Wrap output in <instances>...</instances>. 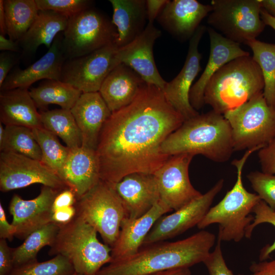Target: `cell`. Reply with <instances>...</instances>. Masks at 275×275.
Here are the masks:
<instances>
[{
    "instance_id": "19",
    "label": "cell",
    "mask_w": 275,
    "mask_h": 275,
    "mask_svg": "<svg viewBox=\"0 0 275 275\" xmlns=\"http://www.w3.org/2000/svg\"><path fill=\"white\" fill-rule=\"evenodd\" d=\"M207 29L210 44L209 59L199 79L192 86L189 96L190 104L197 111L205 104V88L215 73L228 62L250 56V53L243 50L239 44L226 38L211 27Z\"/></svg>"
},
{
    "instance_id": "40",
    "label": "cell",
    "mask_w": 275,
    "mask_h": 275,
    "mask_svg": "<svg viewBox=\"0 0 275 275\" xmlns=\"http://www.w3.org/2000/svg\"><path fill=\"white\" fill-rule=\"evenodd\" d=\"M221 242L217 239L214 250L210 253L203 263L209 275H234L226 263L222 251Z\"/></svg>"
},
{
    "instance_id": "25",
    "label": "cell",
    "mask_w": 275,
    "mask_h": 275,
    "mask_svg": "<svg viewBox=\"0 0 275 275\" xmlns=\"http://www.w3.org/2000/svg\"><path fill=\"white\" fill-rule=\"evenodd\" d=\"M144 82L132 69L121 63L108 74L99 92L113 113L130 104Z\"/></svg>"
},
{
    "instance_id": "50",
    "label": "cell",
    "mask_w": 275,
    "mask_h": 275,
    "mask_svg": "<svg viewBox=\"0 0 275 275\" xmlns=\"http://www.w3.org/2000/svg\"><path fill=\"white\" fill-rule=\"evenodd\" d=\"M151 275H192L190 268H180L168 270Z\"/></svg>"
},
{
    "instance_id": "16",
    "label": "cell",
    "mask_w": 275,
    "mask_h": 275,
    "mask_svg": "<svg viewBox=\"0 0 275 275\" xmlns=\"http://www.w3.org/2000/svg\"><path fill=\"white\" fill-rule=\"evenodd\" d=\"M161 35L153 23H148L142 33L129 44L118 48L117 63L132 69L147 84L161 89L167 83L160 75L155 65L153 48L155 40Z\"/></svg>"
},
{
    "instance_id": "41",
    "label": "cell",
    "mask_w": 275,
    "mask_h": 275,
    "mask_svg": "<svg viewBox=\"0 0 275 275\" xmlns=\"http://www.w3.org/2000/svg\"><path fill=\"white\" fill-rule=\"evenodd\" d=\"M258 155L262 172L275 174V138L259 150Z\"/></svg>"
},
{
    "instance_id": "37",
    "label": "cell",
    "mask_w": 275,
    "mask_h": 275,
    "mask_svg": "<svg viewBox=\"0 0 275 275\" xmlns=\"http://www.w3.org/2000/svg\"><path fill=\"white\" fill-rule=\"evenodd\" d=\"M252 212L255 214L254 219L246 231L245 237L246 238L251 237L253 230L260 224L268 223L275 227V211L262 200H260L254 207ZM274 251L275 240L271 244H266L260 250L259 256L260 261L268 259Z\"/></svg>"
},
{
    "instance_id": "8",
    "label": "cell",
    "mask_w": 275,
    "mask_h": 275,
    "mask_svg": "<svg viewBox=\"0 0 275 275\" xmlns=\"http://www.w3.org/2000/svg\"><path fill=\"white\" fill-rule=\"evenodd\" d=\"M76 215L93 227L104 244L111 248L116 242L122 221L127 217L125 206L112 184L100 180L76 200Z\"/></svg>"
},
{
    "instance_id": "51",
    "label": "cell",
    "mask_w": 275,
    "mask_h": 275,
    "mask_svg": "<svg viewBox=\"0 0 275 275\" xmlns=\"http://www.w3.org/2000/svg\"><path fill=\"white\" fill-rule=\"evenodd\" d=\"M262 8L275 18V0H260Z\"/></svg>"
},
{
    "instance_id": "31",
    "label": "cell",
    "mask_w": 275,
    "mask_h": 275,
    "mask_svg": "<svg viewBox=\"0 0 275 275\" xmlns=\"http://www.w3.org/2000/svg\"><path fill=\"white\" fill-rule=\"evenodd\" d=\"M42 127L60 138L70 149L82 145L80 130L70 110L60 108L40 113Z\"/></svg>"
},
{
    "instance_id": "4",
    "label": "cell",
    "mask_w": 275,
    "mask_h": 275,
    "mask_svg": "<svg viewBox=\"0 0 275 275\" xmlns=\"http://www.w3.org/2000/svg\"><path fill=\"white\" fill-rule=\"evenodd\" d=\"M261 70L252 57L236 58L225 64L211 77L204 92V103L224 115L262 92Z\"/></svg>"
},
{
    "instance_id": "24",
    "label": "cell",
    "mask_w": 275,
    "mask_h": 275,
    "mask_svg": "<svg viewBox=\"0 0 275 275\" xmlns=\"http://www.w3.org/2000/svg\"><path fill=\"white\" fill-rule=\"evenodd\" d=\"M70 111L81 134V146L96 150L101 131L112 114L100 94L82 93Z\"/></svg>"
},
{
    "instance_id": "42",
    "label": "cell",
    "mask_w": 275,
    "mask_h": 275,
    "mask_svg": "<svg viewBox=\"0 0 275 275\" xmlns=\"http://www.w3.org/2000/svg\"><path fill=\"white\" fill-rule=\"evenodd\" d=\"M14 268L13 248H10L6 239H0V275H8Z\"/></svg>"
},
{
    "instance_id": "48",
    "label": "cell",
    "mask_w": 275,
    "mask_h": 275,
    "mask_svg": "<svg viewBox=\"0 0 275 275\" xmlns=\"http://www.w3.org/2000/svg\"><path fill=\"white\" fill-rule=\"evenodd\" d=\"M15 228L7 221L5 210L0 203V238L11 241L15 237Z\"/></svg>"
},
{
    "instance_id": "35",
    "label": "cell",
    "mask_w": 275,
    "mask_h": 275,
    "mask_svg": "<svg viewBox=\"0 0 275 275\" xmlns=\"http://www.w3.org/2000/svg\"><path fill=\"white\" fill-rule=\"evenodd\" d=\"M32 131L41 151V162L59 176L70 149L62 145L56 135L43 127Z\"/></svg>"
},
{
    "instance_id": "43",
    "label": "cell",
    "mask_w": 275,
    "mask_h": 275,
    "mask_svg": "<svg viewBox=\"0 0 275 275\" xmlns=\"http://www.w3.org/2000/svg\"><path fill=\"white\" fill-rule=\"evenodd\" d=\"M18 60V56L15 52L2 51L0 53V87Z\"/></svg>"
},
{
    "instance_id": "33",
    "label": "cell",
    "mask_w": 275,
    "mask_h": 275,
    "mask_svg": "<svg viewBox=\"0 0 275 275\" xmlns=\"http://www.w3.org/2000/svg\"><path fill=\"white\" fill-rule=\"evenodd\" d=\"M252 49V58L259 65L263 77V94L268 104L275 109V44L254 39L246 44Z\"/></svg>"
},
{
    "instance_id": "36",
    "label": "cell",
    "mask_w": 275,
    "mask_h": 275,
    "mask_svg": "<svg viewBox=\"0 0 275 275\" xmlns=\"http://www.w3.org/2000/svg\"><path fill=\"white\" fill-rule=\"evenodd\" d=\"M74 272L70 261L64 256L57 255L44 262L35 260L14 267L8 275H72Z\"/></svg>"
},
{
    "instance_id": "5",
    "label": "cell",
    "mask_w": 275,
    "mask_h": 275,
    "mask_svg": "<svg viewBox=\"0 0 275 275\" xmlns=\"http://www.w3.org/2000/svg\"><path fill=\"white\" fill-rule=\"evenodd\" d=\"M260 149L256 147L247 150L240 159L232 161L231 163L237 170L235 183L220 202L210 207L197 225L199 229L217 224V239L221 241L239 242L245 237L246 231L254 219L251 213L261 199L257 194L245 189L242 182V173L249 156Z\"/></svg>"
},
{
    "instance_id": "11",
    "label": "cell",
    "mask_w": 275,
    "mask_h": 275,
    "mask_svg": "<svg viewBox=\"0 0 275 275\" xmlns=\"http://www.w3.org/2000/svg\"><path fill=\"white\" fill-rule=\"evenodd\" d=\"M118 47L113 43L89 54L65 61L61 80L83 93L99 92L108 74L119 64Z\"/></svg>"
},
{
    "instance_id": "12",
    "label": "cell",
    "mask_w": 275,
    "mask_h": 275,
    "mask_svg": "<svg viewBox=\"0 0 275 275\" xmlns=\"http://www.w3.org/2000/svg\"><path fill=\"white\" fill-rule=\"evenodd\" d=\"M36 183L58 190L68 188L57 174L41 161L13 152H1V191L7 192Z\"/></svg>"
},
{
    "instance_id": "34",
    "label": "cell",
    "mask_w": 275,
    "mask_h": 275,
    "mask_svg": "<svg viewBox=\"0 0 275 275\" xmlns=\"http://www.w3.org/2000/svg\"><path fill=\"white\" fill-rule=\"evenodd\" d=\"M0 150L19 154L41 161L42 159L41 151L32 129L25 126H6L4 139L0 142Z\"/></svg>"
},
{
    "instance_id": "20",
    "label": "cell",
    "mask_w": 275,
    "mask_h": 275,
    "mask_svg": "<svg viewBox=\"0 0 275 275\" xmlns=\"http://www.w3.org/2000/svg\"><path fill=\"white\" fill-rule=\"evenodd\" d=\"M112 185L121 199L127 217L130 219L143 216L160 200L153 174L131 173Z\"/></svg>"
},
{
    "instance_id": "26",
    "label": "cell",
    "mask_w": 275,
    "mask_h": 275,
    "mask_svg": "<svg viewBox=\"0 0 275 275\" xmlns=\"http://www.w3.org/2000/svg\"><path fill=\"white\" fill-rule=\"evenodd\" d=\"M0 120L6 126H21L31 129L42 127L40 113L28 89L1 91Z\"/></svg>"
},
{
    "instance_id": "54",
    "label": "cell",
    "mask_w": 275,
    "mask_h": 275,
    "mask_svg": "<svg viewBox=\"0 0 275 275\" xmlns=\"http://www.w3.org/2000/svg\"><path fill=\"white\" fill-rule=\"evenodd\" d=\"M72 275H82L80 273L75 272Z\"/></svg>"
},
{
    "instance_id": "18",
    "label": "cell",
    "mask_w": 275,
    "mask_h": 275,
    "mask_svg": "<svg viewBox=\"0 0 275 275\" xmlns=\"http://www.w3.org/2000/svg\"><path fill=\"white\" fill-rule=\"evenodd\" d=\"M62 38L63 32L57 36L47 52L26 68H14L0 87L1 91L28 89L41 79L61 80L63 66L66 61L62 48Z\"/></svg>"
},
{
    "instance_id": "32",
    "label": "cell",
    "mask_w": 275,
    "mask_h": 275,
    "mask_svg": "<svg viewBox=\"0 0 275 275\" xmlns=\"http://www.w3.org/2000/svg\"><path fill=\"white\" fill-rule=\"evenodd\" d=\"M59 229V224L51 222L33 232L22 244L13 248L14 267L37 260L39 251L45 246L52 245Z\"/></svg>"
},
{
    "instance_id": "9",
    "label": "cell",
    "mask_w": 275,
    "mask_h": 275,
    "mask_svg": "<svg viewBox=\"0 0 275 275\" xmlns=\"http://www.w3.org/2000/svg\"><path fill=\"white\" fill-rule=\"evenodd\" d=\"M117 36L112 20L91 7L68 18L62 51L66 60L80 57L115 43Z\"/></svg>"
},
{
    "instance_id": "49",
    "label": "cell",
    "mask_w": 275,
    "mask_h": 275,
    "mask_svg": "<svg viewBox=\"0 0 275 275\" xmlns=\"http://www.w3.org/2000/svg\"><path fill=\"white\" fill-rule=\"evenodd\" d=\"M0 50L16 53L20 52L21 49L17 41L7 39L5 36L0 34Z\"/></svg>"
},
{
    "instance_id": "23",
    "label": "cell",
    "mask_w": 275,
    "mask_h": 275,
    "mask_svg": "<svg viewBox=\"0 0 275 275\" xmlns=\"http://www.w3.org/2000/svg\"><path fill=\"white\" fill-rule=\"evenodd\" d=\"M59 176L73 191L76 200L82 197L100 180L96 151L82 146L70 149Z\"/></svg>"
},
{
    "instance_id": "1",
    "label": "cell",
    "mask_w": 275,
    "mask_h": 275,
    "mask_svg": "<svg viewBox=\"0 0 275 275\" xmlns=\"http://www.w3.org/2000/svg\"><path fill=\"white\" fill-rule=\"evenodd\" d=\"M184 121L161 89L144 82L101 131L95 150L100 179L114 184L131 173L153 174L170 156L162 152V143Z\"/></svg>"
},
{
    "instance_id": "44",
    "label": "cell",
    "mask_w": 275,
    "mask_h": 275,
    "mask_svg": "<svg viewBox=\"0 0 275 275\" xmlns=\"http://www.w3.org/2000/svg\"><path fill=\"white\" fill-rule=\"evenodd\" d=\"M76 201V196L69 188L61 190L56 197L53 205L52 210L54 211L74 205Z\"/></svg>"
},
{
    "instance_id": "30",
    "label": "cell",
    "mask_w": 275,
    "mask_h": 275,
    "mask_svg": "<svg viewBox=\"0 0 275 275\" xmlns=\"http://www.w3.org/2000/svg\"><path fill=\"white\" fill-rule=\"evenodd\" d=\"M6 34L19 41L36 20L39 9L35 0H3Z\"/></svg>"
},
{
    "instance_id": "10",
    "label": "cell",
    "mask_w": 275,
    "mask_h": 275,
    "mask_svg": "<svg viewBox=\"0 0 275 275\" xmlns=\"http://www.w3.org/2000/svg\"><path fill=\"white\" fill-rule=\"evenodd\" d=\"M207 23L226 38L247 44L263 31L260 0H212Z\"/></svg>"
},
{
    "instance_id": "53",
    "label": "cell",
    "mask_w": 275,
    "mask_h": 275,
    "mask_svg": "<svg viewBox=\"0 0 275 275\" xmlns=\"http://www.w3.org/2000/svg\"><path fill=\"white\" fill-rule=\"evenodd\" d=\"M0 33L4 36L7 35L3 0H0Z\"/></svg>"
},
{
    "instance_id": "6",
    "label": "cell",
    "mask_w": 275,
    "mask_h": 275,
    "mask_svg": "<svg viewBox=\"0 0 275 275\" xmlns=\"http://www.w3.org/2000/svg\"><path fill=\"white\" fill-rule=\"evenodd\" d=\"M59 225L49 255L64 256L75 272L82 275H96L111 262V248L100 242L96 230L81 218L76 215L69 223Z\"/></svg>"
},
{
    "instance_id": "21",
    "label": "cell",
    "mask_w": 275,
    "mask_h": 275,
    "mask_svg": "<svg viewBox=\"0 0 275 275\" xmlns=\"http://www.w3.org/2000/svg\"><path fill=\"white\" fill-rule=\"evenodd\" d=\"M212 11L210 5L196 0L169 1L157 18L159 23L181 41L190 39L202 20Z\"/></svg>"
},
{
    "instance_id": "45",
    "label": "cell",
    "mask_w": 275,
    "mask_h": 275,
    "mask_svg": "<svg viewBox=\"0 0 275 275\" xmlns=\"http://www.w3.org/2000/svg\"><path fill=\"white\" fill-rule=\"evenodd\" d=\"M249 269L252 272L250 275H275V258L270 261L254 262Z\"/></svg>"
},
{
    "instance_id": "17",
    "label": "cell",
    "mask_w": 275,
    "mask_h": 275,
    "mask_svg": "<svg viewBox=\"0 0 275 275\" xmlns=\"http://www.w3.org/2000/svg\"><path fill=\"white\" fill-rule=\"evenodd\" d=\"M61 190L43 186L39 195L30 200L13 195L9 209L16 229L15 237L24 240L33 232L52 222L53 203Z\"/></svg>"
},
{
    "instance_id": "39",
    "label": "cell",
    "mask_w": 275,
    "mask_h": 275,
    "mask_svg": "<svg viewBox=\"0 0 275 275\" xmlns=\"http://www.w3.org/2000/svg\"><path fill=\"white\" fill-rule=\"evenodd\" d=\"M39 11L49 10L68 18L89 8L93 1L89 0H35Z\"/></svg>"
},
{
    "instance_id": "14",
    "label": "cell",
    "mask_w": 275,
    "mask_h": 275,
    "mask_svg": "<svg viewBox=\"0 0 275 275\" xmlns=\"http://www.w3.org/2000/svg\"><path fill=\"white\" fill-rule=\"evenodd\" d=\"M224 184V179L219 180L198 199L172 214L160 217L146 236L142 246L174 238L197 226L210 208L214 198Z\"/></svg>"
},
{
    "instance_id": "15",
    "label": "cell",
    "mask_w": 275,
    "mask_h": 275,
    "mask_svg": "<svg viewBox=\"0 0 275 275\" xmlns=\"http://www.w3.org/2000/svg\"><path fill=\"white\" fill-rule=\"evenodd\" d=\"M207 28L200 25L190 38L187 54L184 64L179 74L166 84L162 90L168 101L183 117L185 120L199 114L189 101V92L192 84L201 70L200 61L202 54L198 46Z\"/></svg>"
},
{
    "instance_id": "2",
    "label": "cell",
    "mask_w": 275,
    "mask_h": 275,
    "mask_svg": "<svg viewBox=\"0 0 275 275\" xmlns=\"http://www.w3.org/2000/svg\"><path fill=\"white\" fill-rule=\"evenodd\" d=\"M215 235L202 230L180 240L142 246L133 256L113 262L96 275H151L203 263L215 243Z\"/></svg>"
},
{
    "instance_id": "38",
    "label": "cell",
    "mask_w": 275,
    "mask_h": 275,
    "mask_svg": "<svg viewBox=\"0 0 275 275\" xmlns=\"http://www.w3.org/2000/svg\"><path fill=\"white\" fill-rule=\"evenodd\" d=\"M246 177L261 200L275 211V174L253 171Z\"/></svg>"
},
{
    "instance_id": "22",
    "label": "cell",
    "mask_w": 275,
    "mask_h": 275,
    "mask_svg": "<svg viewBox=\"0 0 275 275\" xmlns=\"http://www.w3.org/2000/svg\"><path fill=\"white\" fill-rule=\"evenodd\" d=\"M172 211L159 200L143 216L135 219L125 218L121 223L118 238L111 248L110 263L127 259L136 254L156 221Z\"/></svg>"
},
{
    "instance_id": "13",
    "label": "cell",
    "mask_w": 275,
    "mask_h": 275,
    "mask_svg": "<svg viewBox=\"0 0 275 275\" xmlns=\"http://www.w3.org/2000/svg\"><path fill=\"white\" fill-rule=\"evenodd\" d=\"M194 156L187 153L170 156L153 174L160 200L172 211L179 209L202 195L189 180L188 169Z\"/></svg>"
},
{
    "instance_id": "28",
    "label": "cell",
    "mask_w": 275,
    "mask_h": 275,
    "mask_svg": "<svg viewBox=\"0 0 275 275\" xmlns=\"http://www.w3.org/2000/svg\"><path fill=\"white\" fill-rule=\"evenodd\" d=\"M68 22L67 17L52 11H39L32 25L18 42L23 54H35L41 45L49 49L57 36L65 30Z\"/></svg>"
},
{
    "instance_id": "3",
    "label": "cell",
    "mask_w": 275,
    "mask_h": 275,
    "mask_svg": "<svg viewBox=\"0 0 275 275\" xmlns=\"http://www.w3.org/2000/svg\"><path fill=\"white\" fill-rule=\"evenodd\" d=\"M161 149L168 156L200 154L219 163L228 161L234 152L228 122L212 109L185 120L167 138Z\"/></svg>"
},
{
    "instance_id": "46",
    "label": "cell",
    "mask_w": 275,
    "mask_h": 275,
    "mask_svg": "<svg viewBox=\"0 0 275 275\" xmlns=\"http://www.w3.org/2000/svg\"><path fill=\"white\" fill-rule=\"evenodd\" d=\"M169 0H147L146 1V11L148 23H153Z\"/></svg>"
},
{
    "instance_id": "52",
    "label": "cell",
    "mask_w": 275,
    "mask_h": 275,
    "mask_svg": "<svg viewBox=\"0 0 275 275\" xmlns=\"http://www.w3.org/2000/svg\"><path fill=\"white\" fill-rule=\"evenodd\" d=\"M260 16L264 23L270 26L275 31V18L270 15L265 10L262 8Z\"/></svg>"
},
{
    "instance_id": "27",
    "label": "cell",
    "mask_w": 275,
    "mask_h": 275,
    "mask_svg": "<svg viewBox=\"0 0 275 275\" xmlns=\"http://www.w3.org/2000/svg\"><path fill=\"white\" fill-rule=\"evenodd\" d=\"M112 23L118 32L116 44L122 47L136 39L145 30L147 19L146 1L109 0Z\"/></svg>"
},
{
    "instance_id": "7",
    "label": "cell",
    "mask_w": 275,
    "mask_h": 275,
    "mask_svg": "<svg viewBox=\"0 0 275 275\" xmlns=\"http://www.w3.org/2000/svg\"><path fill=\"white\" fill-rule=\"evenodd\" d=\"M223 115L231 128L234 151L262 148L275 138V109L263 92Z\"/></svg>"
},
{
    "instance_id": "29",
    "label": "cell",
    "mask_w": 275,
    "mask_h": 275,
    "mask_svg": "<svg viewBox=\"0 0 275 275\" xmlns=\"http://www.w3.org/2000/svg\"><path fill=\"white\" fill-rule=\"evenodd\" d=\"M82 93L68 83L52 79H46L30 91L37 108L41 109L50 104H56L70 110Z\"/></svg>"
},
{
    "instance_id": "47",
    "label": "cell",
    "mask_w": 275,
    "mask_h": 275,
    "mask_svg": "<svg viewBox=\"0 0 275 275\" xmlns=\"http://www.w3.org/2000/svg\"><path fill=\"white\" fill-rule=\"evenodd\" d=\"M76 214L74 205L61 208L53 212L52 222L65 225L71 221Z\"/></svg>"
}]
</instances>
